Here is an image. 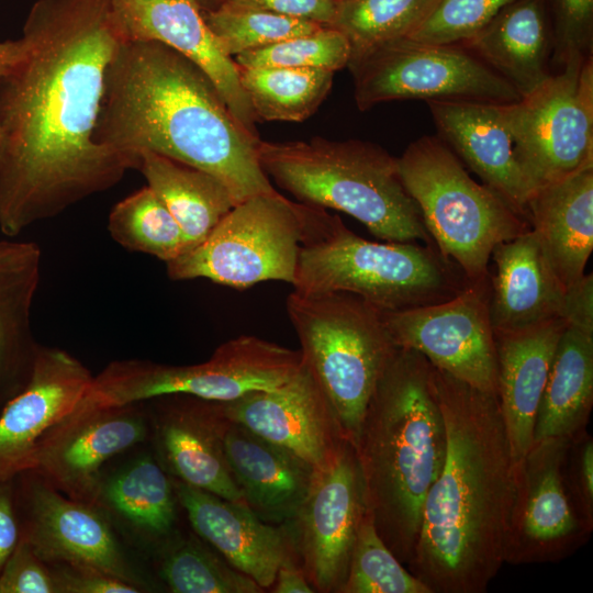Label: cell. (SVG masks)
<instances>
[{
	"label": "cell",
	"mask_w": 593,
	"mask_h": 593,
	"mask_svg": "<svg viewBox=\"0 0 593 593\" xmlns=\"http://www.w3.org/2000/svg\"><path fill=\"white\" fill-rule=\"evenodd\" d=\"M113 0H36L0 75V231L16 236L116 186L131 157L97 143L123 42Z\"/></svg>",
	"instance_id": "obj_1"
},
{
	"label": "cell",
	"mask_w": 593,
	"mask_h": 593,
	"mask_svg": "<svg viewBox=\"0 0 593 593\" xmlns=\"http://www.w3.org/2000/svg\"><path fill=\"white\" fill-rule=\"evenodd\" d=\"M433 381L446 454L406 569L432 593H484L505 562L515 465L496 394L434 366Z\"/></svg>",
	"instance_id": "obj_2"
},
{
	"label": "cell",
	"mask_w": 593,
	"mask_h": 593,
	"mask_svg": "<svg viewBox=\"0 0 593 593\" xmlns=\"http://www.w3.org/2000/svg\"><path fill=\"white\" fill-rule=\"evenodd\" d=\"M93 138L137 167L138 156L150 152L206 171L235 205L278 192L260 167L259 136L235 118L199 66L157 41L118 46L105 69Z\"/></svg>",
	"instance_id": "obj_3"
},
{
	"label": "cell",
	"mask_w": 593,
	"mask_h": 593,
	"mask_svg": "<svg viewBox=\"0 0 593 593\" xmlns=\"http://www.w3.org/2000/svg\"><path fill=\"white\" fill-rule=\"evenodd\" d=\"M354 448L366 510L407 568L425 497L446 454L433 366L422 354L396 348L374 387Z\"/></svg>",
	"instance_id": "obj_4"
},
{
	"label": "cell",
	"mask_w": 593,
	"mask_h": 593,
	"mask_svg": "<svg viewBox=\"0 0 593 593\" xmlns=\"http://www.w3.org/2000/svg\"><path fill=\"white\" fill-rule=\"evenodd\" d=\"M258 159L267 177L298 202L342 211L385 242L434 243L402 182L398 157L377 144L260 139Z\"/></svg>",
	"instance_id": "obj_5"
},
{
	"label": "cell",
	"mask_w": 593,
	"mask_h": 593,
	"mask_svg": "<svg viewBox=\"0 0 593 593\" xmlns=\"http://www.w3.org/2000/svg\"><path fill=\"white\" fill-rule=\"evenodd\" d=\"M470 282L434 243L368 240L315 208L292 286L304 294L349 292L381 312H398L446 301Z\"/></svg>",
	"instance_id": "obj_6"
},
{
	"label": "cell",
	"mask_w": 593,
	"mask_h": 593,
	"mask_svg": "<svg viewBox=\"0 0 593 593\" xmlns=\"http://www.w3.org/2000/svg\"><path fill=\"white\" fill-rule=\"evenodd\" d=\"M286 309L300 340L302 363L354 446L374 387L398 348L383 314L349 292L292 291Z\"/></svg>",
	"instance_id": "obj_7"
},
{
	"label": "cell",
	"mask_w": 593,
	"mask_h": 593,
	"mask_svg": "<svg viewBox=\"0 0 593 593\" xmlns=\"http://www.w3.org/2000/svg\"><path fill=\"white\" fill-rule=\"evenodd\" d=\"M402 182L439 251L469 281L489 276L494 247L530 230L525 215L484 183L438 137L424 135L398 157Z\"/></svg>",
	"instance_id": "obj_8"
},
{
	"label": "cell",
	"mask_w": 593,
	"mask_h": 593,
	"mask_svg": "<svg viewBox=\"0 0 593 593\" xmlns=\"http://www.w3.org/2000/svg\"><path fill=\"white\" fill-rule=\"evenodd\" d=\"M301 366L300 350L251 335L223 343L209 360L197 365L116 360L93 377L72 412L137 404L169 394L227 402L250 391L277 388Z\"/></svg>",
	"instance_id": "obj_9"
},
{
	"label": "cell",
	"mask_w": 593,
	"mask_h": 593,
	"mask_svg": "<svg viewBox=\"0 0 593 593\" xmlns=\"http://www.w3.org/2000/svg\"><path fill=\"white\" fill-rule=\"evenodd\" d=\"M309 208L279 191L249 198L233 206L201 244L167 262V275L234 289L268 280L292 284Z\"/></svg>",
	"instance_id": "obj_10"
},
{
	"label": "cell",
	"mask_w": 593,
	"mask_h": 593,
	"mask_svg": "<svg viewBox=\"0 0 593 593\" xmlns=\"http://www.w3.org/2000/svg\"><path fill=\"white\" fill-rule=\"evenodd\" d=\"M500 110L532 194L593 167V56L571 60Z\"/></svg>",
	"instance_id": "obj_11"
},
{
	"label": "cell",
	"mask_w": 593,
	"mask_h": 593,
	"mask_svg": "<svg viewBox=\"0 0 593 593\" xmlns=\"http://www.w3.org/2000/svg\"><path fill=\"white\" fill-rule=\"evenodd\" d=\"M347 67L360 111L410 99L497 104L521 99L507 81L458 44L398 38L350 58Z\"/></svg>",
	"instance_id": "obj_12"
},
{
	"label": "cell",
	"mask_w": 593,
	"mask_h": 593,
	"mask_svg": "<svg viewBox=\"0 0 593 593\" xmlns=\"http://www.w3.org/2000/svg\"><path fill=\"white\" fill-rule=\"evenodd\" d=\"M489 301L490 273L446 301L382 314L398 347L416 350L435 368L496 394L497 362Z\"/></svg>",
	"instance_id": "obj_13"
},
{
	"label": "cell",
	"mask_w": 593,
	"mask_h": 593,
	"mask_svg": "<svg viewBox=\"0 0 593 593\" xmlns=\"http://www.w3.org/2000/svg\"><path fill=\"white\" fill-rule=\"evenodd\" d=\"M571 440L533 441L515 467V496L505 562H557L572 555L591 534L573 503L567 481Z\"/></svg>",
	"instance_id": "obj_14"
},
{
	"label": "cell",
	"mask_w": 593,
	"mask_h": 593,
	"mask_svg": "<svg viewBox=\"0 0 593 593\" xmlns=\"http://www.w3.org/2000/svg\"><path fill=\"white\" fill-rule=\"evenodd\" d=\"M23 473L21 537L41 560L92 568L143 589L102 508L66 496L35 471Z\"/></svg>",
	"instance_id": "obj_15"
},
{
	"label": "cell",
	"mask_w": 593,
	"mask_h": 593,
	"mask_svg": "<svg viewBox=\"0 0 593 593\" xmlns=\"http://www.w3.org/2000/svg\"><path fill=\"white\" fill-rule=\"evenodd\" d=\"M366 511L354 446L347 441L323 469L292 519L303 572L318 592H339Z\"/></svg>",
	"instance_id": "obj_16"
},
{
	"label": "cell",
	"mask_w": 593,
	"mask_h": 593,
	"mask_svg": "<svg viewBox=\"0 0 593 593\" xmlns=\"http://www.w3.org/2000/svg\"><path fill=\"white\" fill-rule=\"evenodd\" d=\"M147 435L136 404L69 413L42 439L32 471L66 496L97 506L103 466Z\"/></svg>",
	"instance_id": "obj_17"
},
{
	"label": "cell",
	"mask_w": 593,
	"mask_h": 593,
	"mask_svg": "<svg viewBox=\"0 0 593 593\" xmlns=\"http://www.w3.org/2000/svg\"><path fill=\"white\" fill-rule=\"evenodd\" d=\"M215 405L225 418L292 451L315 470L325 468L348 441L303 363L277 388L250 391L227 402L215 401Z\"/></svg>",
	"instance_id": "obj_18"
},
{
	"label": "cell",
	"mask_w": 593,
	"mask_h": 593,
	"mask_svg": "<svg viewBox=\"0 0 593 593\" xmlns=\"http://www.w3.org/2000/svg\"><path fill=\"white\" fill-rule=\"evenodd\" d=\"M93 377L69 353L40 345L27 382L0 413V482L33 469L42 439L72 412Z\"/></svg>",
	"instance_id": "obj_19"
},
{
	"label": "cell",
	"mask_w": 593,
	"mask_h": 593,
	"mask_svg": "<svg viewBox=\"0 0 593 593\" xmlns=\"http://www.w3.org/2000/svg\"><path fill=\"white\" fill-rule=\"evenodd\" d=\"M113 12L124 41L160 42L199 66L235 118L258 136L236 63L223 52L195 0H113Z\"/></svg>",
	"instance_id": "obj_20"
},
{
	"label": "cell",
	"mask_w": 593,
	"mask_h": 593,
	"mask_svg": "<svg viewBox=\"0 0 593 593\" xmlns=\"http://www.w3.org/2000/svg\"><path fill=\"white\" fill-rule=\"evenodd\" d=\"M177 502L200 538L262 590L271 588L290 556L284 534L261 521L245 503L232 502L171 477Z\"/></svg>",
	"instance_id": "obj_21"
},
{
	"label": "cell",
	"mask_w": 593,
	"mask_h": 593,
	"mask_svg": "<svg viewBox=\"0 0 593 593\" xmlns=\"http://www.w3.org/2000/svg\"><path fill=\"white\" fill-rule=\"evenodd\" d=\"M220 425L223 450L245 504L266 523L292 521L309 493L315 469L221 414Z\"/></svg>",
	"instance_id": "obj_22"
},
{
	"label": "cell",
	"mask_w": 593,
	"mask_h": 593,
	"mask_svg": "<svg viewBox=\"0 0 593 593\" xmlns=\"http://www.w3.org/2000/svg\"><path fill=\"white\" fill-rule=\"evenodd\" d=\"M438 137L484 184L527 217L532 190L513 149V139L497 103L426 102ZM528 220V219H527Z\"/></svg>",
	"instance_id": "obj_23"
},
{
	"label": "cell",
	"mask_w": 593,
	"mask_h": 593,
	"mask_svg": "<svg viewBox=\"0 0 593 593\" xmlns=\"http://www.w3.org/2000/svg\"><path fill=\"white\" fill-rule=\"evenodd\" d=\"M566 324L558 317L518 331L494 332L496 396L515 467L533 445L538 405Z\"/></svg>",
	"instance_id": "obj_24"
},
{
	"label": "cell",
	"mask_w": 593,
	"mask_h": 593,
	"mask_svg": "<svg viewBox=\"0 0 593 593\" xmlns=\"http://www.w3.org/2000/svg\"><path fill=\"white\" fill-rule=\"evenodd\" d=\"M166 396L156 425L165 468L181 482L245 503L223 450L215 402L187 394Z\"/></svg>",
	"instance_id": "obj_25"
},
{
	"label": "cell",
	"mask_w": 593,
	"mask_h": 593,
	"mask_svg": "<svg viewBox=\"0 0 593 593\" xmlns=\"http://www.w3.org/2000/svg\"><path fill=\"white\" fill-rule=\"evenodd\" d=\"M489 311L494 332H512L561 317L566 289L532 230L497 244L491 255Z\"/></svg>",
	"instance_id": "obj_26"
},
{
	"label": "cell",
	"mask_w": 593,
	"mask_h": 593,
	"mask_svg": "<svg viewBox=\"0 0 593 593\" xmlns=\"http://www.w3.org/2000/svg\"><path fill=\"white\" fill-rule=\"evenodd\" d=\"M526 97L552 74V31L546 0H513L461 44Z\"/></svg>",
	"instance_id": "obj_27"
},
{
	"label": "cell",
	"mask_w": 593,
	"mask_h": 593,
	"mask_svg": "<svg viewBox=\"0 0 593 593\" xmlns=\"http://www.w3.org/2000/svg\"><path fill=\"white\" fill-rule=\"evenodd\" d=\"M530 230L567 290L593 250V167L537 189L526 205Z\"/></svg>",
	"instance_id": "obj_28"
},
{
	"label": "cell",
	"mask_w": 593,
	"mask_h": 593,
	"mask_svg": "<svg viewBox=\"0 0 593 593\" xmlns=\"http://www.w3.org/2000/svg\"><path fill=\"white\" fill-rule=\"evenodd\" d=\"M42 253L33 242L0 240V406L29 380L40 345L32 307L41 281Z\"/></svg>",
	"instance_id": "obj_29"
},
{
	"label": "cell",
	"mask_w": 593,
	"mask_h": 593,
	"mask_svg": "<svg viewBox=\"0 0 593 593\" xmlns=\"http://www.w3.org/2000/svg\"><path fill=\"white\" fill-rule=\"evenodd\" d=\"M593 406V328L567 323L538 405L534 441L574 440L586 432Z\"/></svg>",
	"instance_id": "obj_30"
},
{
	"label": "cell",
	"mask_w": 593,
	"mask_h": 593,
	"mask_svg": "<svg viewBox=\"0 0 593 593\" xmlns=\"http://www.w3.org/2000/svg\"><path fill=\"white\" fill-rule=\"evenodd\" d=\"M138 160L147 186L182 231L183 253L201 244L235 206L227 188L206 171L150 152Z\"/></svg>",
	"instance_id": "obj_31"
},
{
	"label": "cell",
	"mask_w": 593,
	"mask_h": 593,
	"mask_svg": "<svg viewBox=\"0 0 593 593\" xmlns=\"http://www.w3.org/2000/svg\"><path fill=\"white\" fill-rule=\"evenodd\" d=\"M176 502L171 477L152 457L143 456L102 479L97 506L137 534L159 539L174 527Z\"/></svg>",
	"instance_id": "obj_32"
},
{
	"label": "cell",
	"mask_w": 593,
	"mask_h": 593,
	"mask_svg": "<svg viewBox=\"0 0 593 593\" xmlns=\"http://www.w3.org/2000/svg\"><path fill=\"white\" fill-rule=\"evenodd\" d=\"M257 121L302 122L325 100L334 71L320 68L247 67L236 64Z\"/></svg>",
	"instance_id": "obj_33"
},
{
	"label": "cell",
	"mask_w": 593,
	"mask_h": 593,
	"mask_svg": "<svg viewBox=\"0 0 593 593\" xmlns=\"http://www.w3.org/2000/svg\"><path fill=\"white\" fill-rule=\"evenodd\" d=\"M108 231L122 247L154 256L166 264L184 251L179 224L148 186L112 208Z\"/></svg>",
	"instance_id": "obj_34"
},
{
	"label": "cell",
	"mask_w": 593,
	"mask_h": 593,
	"mask_svg": "<svg viewBox=\"0 0 593 593\" xmlns=\"http://www.w3.org/2000/svg\"><path fill=\"white\" fill-rule=\"evenodd\" d=\"M437 0H344L331 26L345 34L350 58L383 43L409 37L429 15Z\"/></svg>",
	"instance_id": "obj_35"
},
{
	"label": "cell",
	"mask_w": 593,
	"mask_h": 593,
	"mask_svg": "<svg viewBox=\"0 0 593 593\" xmlns=\"http://www.w3.org/2000/svg\"><path fill=\"white\" fill-rule=\"evenodd\" d=\"M204 20L223 52L238 54L271 45L294 36L313 33L325 24L225 1Z\"/></svg>",
	"instance_id": "obj_36"
},
{
	"label": "cell",
	"mask_w": 593,
	"mask_h": 593,
	"mask_svg": "<svg viewBox=\"0 0 593 593\" xmlns=\"http://www.w3.org/2000/svg\"><path fill=\"white\" fill-rule=\"evenodd\" d=\"M160 575L174 593H257L262 589L249 577L222 561L197 539L168 546Z\"/></svg>",
	"instance_id": "obj_37"
},
{
	"label": "cell",
	"mask_w": 593,
	"mask_h": 593,
	"mask_svg": "<svg viewBox=\"0 0 593 593\" xmlns=\"http://www.w3.org/2000/svg\"><path fill=\"white\" fill-rule=\"evenodd\" d=\"M340 593H432L393 555L365 511Z\"/></svg>",
	"instance_id": "obj_38"
},
{
	"label": "cell",
	"mask_w": 593,
	"mask_h": 593,
	"mask_svg": "<svg viewBox=\"0 0 593 593\" xmlns=\"http://www.w3.org/2000/svg\"><path fill=\"white\" fill-rule=\"evenodd\" d=\"M350 54L345 34L326 25L310 34L238 54L233 59L247 67L320 68L335 72L347 67Z\"/></svg>",
	"instance_id": "obj_39"
},
{
	"label": "cell",
	"mask_w": 593,
	"mask_h": 593,
	"mask_svg": "<svg viewBox=\"0 0 593 593\" xmlns=\"http://www.w3.org/2000/svg\"><path fill=\"white\" fill-rule=\"evenodd\" d=\"M513 0H437L426 20L409 36L434 44L461 45Z\"/></svg>",
	"instance_id": "obj_40"
},
{
	"label": "cell",
	"mask_w": 593,
	"mask_h": 593,
	"mask_svg": "<svg viewBox=\"0 0 593 593\" xmlns=\"http://www.w3.org/2000/svg\"><path fill=\"white\" fill-rule=\"evenodd\" d=\"M552 31L555 72L593 56V0H546Z\"/></svg>",
	"instance_id": "obj_41"
},
{
	"label": "cell",
	"mask_w": 593,
	"mask_h": 593,
	"mask_svg": "<svg viewBox=\"0 0 593 593\" xmlns=\"http://www.w3.org/2000/svg\"><path fill=\"white\" fill-rule=\"evenodd\" d=\"M0 593H58L49 567L22 537L0 571Z\"/></svg>",
	"instance_id": "obj_42"
},
{
	"label": "cell",
	"mask_w": 593,
	"mask_h": 593,
	"mask_svg": "<svg viewBox=\"0 0 593 593\" xmlns=\"http://www.w3.org/2000/svg\"><path fill=\"white\" fill-rule=\"evenodd\" d=\"M567 481L575 508L593 529V439L583 433L571 441L567 458Z\"/></svg>",
	"instance_id": "obj_43"
},
{
	"label": "cell",
	"mask_w": 593,
	"mask_h": 593,
	"mask_svg": "<svg viewBox=\"0 0 593 593\" xmlns=\"http://www.w3.org/2000/svg\"><path fill=\"white\" fill-rule=\"evenodd\" d=\"M58 593H138L142 588L109 573L69 564L48 566Z\"/></svg>",
	"instance_id": "obj_44"
},
{
	"label": "cell",
	"mask_w": 593,
	"mask_h": 593,
	"mask_svg": "<svg viewBox=\"0 0 593 593\" xmlns=\"http://www.w3.org/2000/svg\"><path fill=\"white\" fill-rule=\"evenodd\" d=\"M240 5L257 8L278 14L332 24L336 9V0H225ZM224 1V2H225Z\"/></svg>",
	"instance_id": "obj_45"
},
{
	"label": "cell",
	"mask_w": 593,
	"mask_h": 593,
	"mask_svg": "<svg viewBox=\"0 0 593 593\" xmlns=\"http://www.w3.org/2000/svg\"><path fill=\"white\" fill-rule=\"evenodd\" d=\"M12 480L0 482V571L21 539V522Z\"/></svg>",
	"instance_id": "obj_46"
},
{
	"label": "cell",
	"mask_w": 593,
	"mask_h": 593,
	"mask_svg": "<svg viewBox=\"0 0 593 593\" xmlns=\"http://www.w3.org/2000/svg\"><path fill=\"white\" fill-rule=\"evenodd\" d=\"M563 320L567 323L593 328V275L584 276L567 289Z\"/></svg>",
	"instance_id": "obj_47"
},
{
	"label": "cell",
	"mask_w": 593,
	"mask_h": 593,
	"mask_svg": "<svg viewBox=\"0 0 593 593\" xmlns=\"http://www.w3.org/2000/svg\"><path fill=\"white\" fill-rule=\"evenodd\" d=\"M271 591L273 593H312L314 589L303 570H300L288 556L277 571Z\"/></svg>",
	"instance_id": "obj_48"
},
{
	"label": "cell",
	"mask_w": 593,
	"mask_h": 593,
	"mask_svg": "<svg viewBox=\"0 0 593 593\" xmlns=\"http://www.w3.org/2000/svg\"><path fill=\"white\" fill-rule=\"evenodd\" d=\"M15 48V40L0 41V75L9 63Z\"/></svg>",
	"instance_id": "obj_49"
},
{
	"label": "cell",
	"mask_w": 593,
	"mask_h": 593,
	"mask_svg": "<svg viewBox=\"0 0 593 593\" xmlns=\"http://www.w3.org/2000/svg\"><path fill=\"white\" fill-rule=\"evenodd\" d=\"M200 9L205 11H212L219 8L225 0H195Z\"/></svg>",
	"instance_id": "obj_50"
},
{
	"label": "cell",
	"mask_w": 593,
	"mask_h": 593,
	"mask_svg": "<svg viewBox=\"0 0 593 593\" xmlns=\"http://www.w3.org/2000/svg\"><path fill=\"white\" fill-rule=\"evenodd\" d=\"M336 1L339 2V1H344V0H336Z\"/></svg>",
	"instance_id": "obj_51"
}]
</instances>
